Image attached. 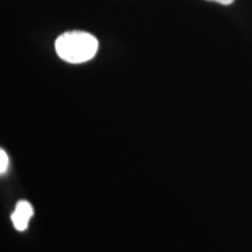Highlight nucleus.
Masks as SVG:
<instances>
[{"label":"nucleus","mask_w":252,"mask_h":252,"mask_svg":"<svg viewBox=\"0 0 252 252\" xmlns=\"http://www.w3.org/2000/svg\"><path fill=\"white\" fill-rule=\"evenodd\" d=\"M55 50L63 61L74 64L83 63L96 55L98 40L87 32H65L56 39Z\"/></svg>","instance_id":"nucleus-1"},{"label":"nucleus","mask_w":252,"mask_h":252,"mask_svg":"<svg viewBox=\"0 0 252 252\" xmlns=\"http://www.w3.org/2000/svg\"><path fill=\"white\" fill-rule=\"evenodd\" d=\"M7 165H8V158L7 154L4 150H0V173L4 174L7 169Z\"/></svg>","instance_id":"nucleus-3"},{"label":"nucleus","mask_w":252,"mask_h":252,"mask_svg":"<svg viewBox=\"0 0 252 252\" xmlns=\"http://www.w3.org/2000/svg\"><path fill=\"white\" fill-rule=\"evenodd\" d=\"M207 1H215L220 5H230L235 1V0H207Z\"/></svg>","instance_id":"nucleus-4"},{"label":"nucleus","mask_w":252,"mask_h":252,"mask_svg":"<svg viewBox=\"0 0 252 252\" xmlns=\"http://www.w3.org/2000/svg\"><path fill=\"white\" fill-rule=\"evenodd\" d=\"M34 210L33 207L27 201H20L15 206L14 213L12 214V222H13L14 228L18 231H24L27 229L28 222H30L31 217L33 216Z\"/></svg>","instance_id":"nucleus-2"}]
</instances>
